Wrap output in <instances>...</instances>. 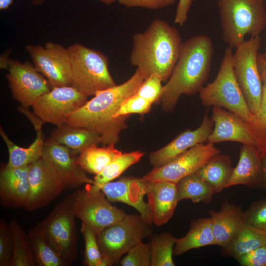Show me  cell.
I'll return each mask as SVG.
<instances>
[{"instance_id": "1", "label": "cell", "mask_w": 266, "mask_h": 266, "mask_svg": "<svg viewBox=\"0 0 266 266\" xmlns=\"http://www.w3.org/2000/svg\"><path fill=\"white\" fill-rule=\"evenodd\" d=\"M144 79L136 69L123 83L97 92L93 98L70 115L65 124L98 133L103 146L115 145L120 139L121 131L127 127L129 116L117 118L116 114L123 101L135 93Z\"/></svg>"}, {"instance_id": "2", "label": "cell", "mask_w": 266, "mask_h": 266, "mask_svg": "<svg viewBox=\"0 0 266 266\" xmlns=\"http://www.w3.org/2000/svg\"><path fill=\"white\" fill-rule=\"evenodd\" d=\"M183 41L178 29L156 18L146 29L135 33L130 61L145 79L155 75L167 82L179 59Z\"/></svg>"}, {"instance_id": "3", "label": "cell", "mask_w": 266, "mask_h": 266, "mask_svg": "<svg viewBox=\"0 0 266 266\" xmlns=\"http://www.w3.org/2000/svg\"><path fill=\"white\" fill-rule=\"evenodd\" d=\"M214 53L212 39L206 34L196 35L183 42L178 61L163 86L160 100L164 111L172 112L182 95L200 92L208 78Z\"/></svg>"}, {"instance_id": "4", "label": "cell", "mask_w": 266, "mask_h": 266, "mask_svg": "<svg viewBox=\"0 0 266 266\" xmlns=\"http://www.w3.org/2000/svg\"><path fill=\"white\" fill-rule=\"evenodd\" d=\"M217 5L224 42L233 49L246 35L258 36L266 29L264 0H218Z\"/></svg>"}, {"instance_id": "5", "label": "cell", "mask_w": 266, "mask_h": 266, "mask_svg": "<svg viewBox=\"0 0 266 266\" xmlns=\"http://www.w3.org/2000/svg\"><path fill=\"white\" fill-rule=\"evenodd\" d=\"M233 49L229 46L226 49L215 78L202 88L199 97L204 106L225 108L249 122L253 114L249 108L234 73Z\"/></svg>"}, {"instance_id": "6", "label": "cell", "mask_w": 266, "mask_h": 266, "mask_svg": "<svg viewBox=\"0 0 266 266\" xmlns=\"http://www.w3.org/2000/svg\"><path fill=\"white\" fill-rule=\"evenodd\" d=\"M67 49L72 86L86 96L116 85L108 69V59L102 52L75 44Z\"/></svg>"}, {"instance_id": "7", "label": "cell", "mask_w": 266, "mask_h": 266, "mask_svg": "<svg viewBox=\"0 0 266 266\" xmlns=\"http://www.w3.org/2000/svg\"><path fill=\"white\" fill-rule=\"evenodd\" d=\"M152 225L140 215L126 214L97 234L104 266L113 265L133 246L148 237Z\"/></svg>"}, {"instance_id": "8", "label": "cell", "mask_w": 266, "mask_h": 266, "mask_svg": "<svg viewBox=\"0 0 266 266\" xmlns=\"http://www.w3.org/2000/svg\"><path fill=\"white\" fill-rule=\"evenodd\" d=\"M74 196V192L66 197L37 225L69 265L77 257Z\"/></svg>"}, {"instance_id": "9", "label": "cell", "mask_w": 266, "mask_h": 266, "mask_svg": "<svg viewBox=\"0 0 266 266\" xmlns=\"http://www.w3.org/2000/svg\"><path fill=\"white\" fill-rule=\"evenodd\" d=\"M261 46L260 35L251 37L236 48L233 57L235 78L253 114L260 108L263 92V81L257 63Z\"/></svg>"}, {"instance_id": "10", "label": "cell", "mask_w": 266, "mask_h": 266, "mask_svg": "<svg viewBox=\"0 0 266 266\" xmlns=\"http://www.w3.org/2000/svg\"><path fill=\"white\" fill-rule=\"evenodd\" d=\"M74 210L77 217L99 234L122 219L126 213L113 206L104 194L94 184L74 192Z\"/></svg>"}, {"instance_id": "11", "label": "cell", "mask_w": 266, "mask_h": 266, "mask_svg": "<svg viewBox=\"0 0 266 266\" xmlns=\"http://www.w3.org/2000/svg\"><path fill=\"white\" fill-rule=\"evenodd\" d=\"M220 152L212 143H200L166 164L154 167L139 179L143 182L166 181L177 183L185 177L196 173L213 156Z\"/></svg>"}, {"instance_id": "12", "label": "cell", "mask_w": 266, "mask_h": 266, "mask_svg": "<svg viewBox=\"0 0 266 266\" xmlns=\"http://www.w3.org/2000/svg\"><path fill=\"white\" fill-rule=\"evenodd\" d=\"M87 98L72 86L54 87L39 97L32 107L35 115L44 123L60 127L86 102Z\"/></svg>"}, {"instance_id": "13", "label": "cell", "mask_w": 266, "mask_h": 266, "mask_svg": "<svg viewBox=\"0 0 266 266\" xmlns=\"http://www.w3.org/2000/svg\"><path fill=\"white\" fill-rule=\"evenodd\" d=\"M7 66L6 76L13 98L22 107L32 106L39 97L51 90L46 78L29 62L8 60Z\"/></svg>"}, {"instance_id": "14", "label": "cell", "mask_w": 266, "mask_h": 266, "mask_svg": "<svg viewBox=\"0 0 266 266\" xmlns=\"http://www.w3.org/2000/svg\"><path fill=\"white\" fill-rule=\"evenodd\" d=\"M26 49L35 67L48 80L52 88L72 86V74L67 49L51 42L28 45Z\"/></svg>"}, {"instance_id": "15", "label": "cell", "mask_w": 266, "mask_h": 266, "mask_svg": "<svg viewBox=\"0 0 266 266\" xmlns=\"http://www.w3.org/2000/svg\"><path fill=\"white\" fill-rule=\"evenodd\" d=\"M28 181L29 192L24 208L29 211L46 206L66 187L41 157L30 165Z\"/></svg>"}, {"instance_id": "16", "label": "cell", "mask_w": 266, "mask_h": 266, "mask_svg": "<svg viewBox=\"0 0 266 266\" xmlns=\"http://www.w3.org/2000/svg\"><path fill=\"white\" fill-rule=\"evenodd\" d=\"M71 150L50 138L45 141L41 158L56 173L65 187H75L83 184H94L77 162Z\"/></svg>"}, {"instance_id": "17", "label": "cell", "mask_w": 266, "mask_h": 266, "mask_svg": "<svg viewBox=\"0 0 266 266\" xmlns=\"http://www.w3.org/2000/svg\"><path fill=\"white\" fill-rule=\"evenodd\" d=\"M213 130L207 142L213 144L234 141L257 148V142L248 122L233 113L218 106H213L211 117Z\"/></svg>"}, {"instance_id": "18", "label": "cell", "mask_w": 266, "mask_h": 266, "mask_svg": "<svg viewBox=\"0 0 266 266\" xmlns=\"http://www.w3.org/2000/svg\"><path fill=\"white\" fill-rule=\"evenodd\" d=\"M213 127L212 120L206 113L198 128L184 131L163 147L150 153V164L153 168L162 166L196 145L207 142Z\"/></svg>"}, {"instance_id": "19", "label": "cell", "mask_w": 266, "mask_h": 266, "mask_svg": "<svg viewBox=\"0 0 266 266\" xmlns=\"http://www.w3.org/2000/svg\"><path fill=\"white\" fill-rule=\"evenodd\" d=\"M100 190L111 202H122L133 207L146 221L152 225L148 204L143 199L146 195L144 183L139 178L123 177L105 184Z\"/></svg>"}, {"instance_id": "20", "label": "cell", "mask_w": 266, "mask_h": 266, "mask_svg": "<svg viewBox=\"0 0 266 266\" xmlns=\"http://www.w3.org/2000/svg\"><path fill=\"white\" fill-rule=\"evenodd\" d=\"M143 182L153 223L162 226L172 218L179 201L176 183L166 181Z\"/></svg>"}, {"instance_id": "21", "label": "cell", "mask_w": 266, "mask_h": 266, "mask_svg": "<svg viewBox=\"0 0 266 266\" xmlns=\"http://www.w3.org/2000/svg\"><path fill=\"white\" fill-rule=\"evenodd\" d=\"M215 244L226 247L238 234L246 224L244 213L240 207L228 201L218 211L209 212Z\"/></svg>"}, {"instance_id": "22", "label": "cell", "mask_w": 266, "mask_h": 266, "mask_svg": "<svg viewBox=\"0 0 266 266\" xmlns=\"http://www.w3.org/2000/svg\"><path fill=\"white\" fill-rule=\"evenodd\" d=\"M30 165L16 168L4 166L1 170L0 197L2 205L10 208L25 207L29 192Z\"/></svg>"}, {"instance_id": "23", "label": "cell", "mask_w": 266, "mask_h": 266, "mask_svg": "<svg viewBox=\"0 0 266 266\" xmlns=\"http://www.w3.org/2000/svg\"><path fill=\"white\" fill-rule=\"evenodd\" d=\"M27 116L33 123L36 132L34 141L26 148L15 144L5 133L0 127V134L8 151L9 159L5 166L7 168H16L29 166L41 157L45 141L42 132L44 123L35 114L29 112Z\"/></svg>"}, {"instance_id": "24", "label": "cell", "mask_w": 266, "mask_h": 266, "mask_svg": "<svg viewBox=\"0 0 266 266\" xmlns=\"http://www.w3.org/2000/svg\"><path fill=\"white\" fill-rule=\"evenodd\" d=\"M262 172L261 155L252 145L242 144L239 158L226 185V188L235 185H259Z\"/></svg>"}, {"instance_id": "25", "label": "cell", "mask_w": 266, "mask_h": 266, "mask_svg": "<svg viewBox=\"0 0 266 266\" xmlns=\"http://www.w3.org/2000/svg\"><path fill=\"white\" fill-rule=\"evenodd\" d=\"M50 138L66 147L75 155L79 154L90 146L101 143V136L98 133L66 124L57 127L53 131Z\"/></svg>"}, {"instance_id": "26", "label": "cell", "mask_w": 266, "mask_h": 266, "mask_svg": "<svg viewBox=\"0 0 266 266\" xmlns=\"http://www.w3.org/2000/svg\"><path fill=\"white\" fill-rule=\"evenodd\" d=\"M216 245L210 217L200 218L191 221L189 231L181 238H175L173 254L181 255L193 249Z\"/></svg>"}, {"instance_id": "27", "label": "cell", "mask_w": 266, "mask_h": 266, "mask_svg": "<svg viewBox=\"0 0 266 266\" xmlns=\"http://www.w3.org/2000/svg\"><path fill=\"white\" fill-rule=\"evenodd\" d=\"M233 170L230 156L220 153L213 156L196 173L216 194L226 188Z\"/></svg>"}, {"instance_id": "28", "label": "cell", "mask_w": 266, "mask_h": 266, "mask_svg": "<svg viewBox=\"0 0 266 266\" xmlns=\"http://www.w3.org/2000/svg\"><path fill=\"white\" fill-rule=\"evenodd\" d=\"M266 245V231L246 224L236 236L226 247L223 253L235 259Z\"/></svg>"}, {"instance_id": "29", "label": "cell", "mask_w": 266, "mask_h": 266, "mask_svg": "<svg viewBox=\"0 0 266 266\" xmlns=\"http://www.w3.org/2000/svg\"><path fill=\"white\" fill-rule=\"evenodd\" d=\"M28 235L37 265L69 266L53 247L44 233L37 226L28 232Z\"/></svg>"}, {"instance_id": "30", "label": "cell", "mask_w": 266, "mask_h": 266, "mask_svg": "<svg viewBox=\"0 0 266 266\" xmlns=\"http://www.w3.org/2000/svg\"><path fill=\"white\" fill-rule=\"evenodd\" d=\"M122 152L115 148L114 144L100 147L97 145L89 146L79 154L78 164L85 171L98 174Z\"/></svg>"}, {"instance_id": "31", "label": "cell", "mask_w": 266, "mask_h": 266, "mask_svg": "<svg viewBox=\"0 0 266 266\" xmlns=\"http://www.w3.org/2000/svg\"><path fill=\"white\" fill-rule=\"evenodd\" d=\"M178 201L191 200L194 203L209 202L215 194L211 187L196 173L189 175L176 183Z\"/></svg>"}, {"instance_id": "32", "label": "cell", "mask_w": 266, "mask_h": 266, "mask_svg": "<svg viewBox=\"0 0 266 266\" xmlns=\"http://www.w3.org/2000/svg\"><path fill=\"white\" fill-rule=\"evenodd\" d=\"M13 241L12 258L9 266H35L37 265L26 233L15 220L9 224Z\"/></svg>"}, {"instance_id": "33", "label": "cell", "mask_w": 266, "mask_h": 266, "mask_svg": "<svg viewBox=\"0 0 266 266\" xmlns=\"http://www.w3.org/2000/svg\"><path fill=\"white\" fill-rule=\"evenodd\" d=\"M144 153L135 151L122 153L115 157L107 166L94 178V185L100 189L105 184L112 181L120 176L131 166L138 162Z\"/></svg>"}, {"instance_id": "34", "label": "cell", "mask_w": 266, "mask_h": 266, "mask_svg": "<svg viewBox=\"0 0 266 266\" xmlns=\"http://www.w3.org/2000/svg\"><path fill=\"white\" fill-rule=\"evenodd\" d=\"M175 237L169 233L154 235L149 243L151 251L150 266H174L173 260Z\"/></svg>"}, {"instance_id": "35", "label": "cell", "mask_w": 266, "mask_h": 266, "mask_svg": "<svg viewBox=\"0 0 266 266\" xmlns=\"http://www.w3.org/2000/svg\"><path fill=\"white\" fill-rule=\"evenodd\" d=\"M263 92L260 108L248 122L257 142L261 156L266 154V82L263 81Z\"/></svg>"}, {"instance_id": "36", "label": "cell", "mask_w": 266, "mask_h": 266, "mask_svg": "<svg viewBox=\"0 0 266 266\" xmlns=\"http://www.w3.org/2000/svg\"><path fill=\"white\" fill-rule=\"evenodd\" d=\"M81 232L85 245L84 264L88 266H104L96 232L83 222H82Z\"/></svg>"}, {"instance_id": "37", "label": "cell", "mask_w": 266, "mask_h": 266, "mask_svg": "<svg viewBox=\"0 0 266 266\" xmlns=\"http://www.w3.org/2000/svg\"><path fill=\"white\" fill-rule=\"evenodd\" d=\"M120 264L122 266H150V243L139 242L127 252Z\"/></svg>"}, {"instance_id": "38", "label": "cell", "mask_w": 266, "mask_h": 266, "mask_svg": "<svg viewBox=\"0 0 266 266\" xmlns=\"http://www.w3.org/2000/svg\"><path fill=\"white\" fill-rule=\"evenodd\" d=\"M162 82L158 76L152 75L144 79L135 94L153 104L160 99L163 88Z\"/></svg>"}, {"instance_id": "39", "label": "cell", "mask_w": 266, "mask_h": 266, "mask_svg": "<svg viewBox=\"0 0 266 266\" xmlns=\"http://www.w3.org/2000/svg\"><path fill=\"white\" fill-rule=\"evenodd\" d=\"M152 105L149 101L134 94L123 101L115 116L118 118L131 114H145L149 111Z\"/></svg>"}, {"instance_id": "40", "label": "cell", "mask_w": 266, "mask_h": 266, "mask_svg": "<svg viewBox=\"0 0 266 266\" xmlns=\"http://www.w3.org/2000/svg\"><path fill=\"white\" fill-rule=\"evenodd\" d=\"M13 241L11 232L4 220L0 221V266H9L12 258Z\"/></svg>"}, {"instance_id": "41", "label": "cell", "mask_w": 266, "mask_h": 266, "mask_svg": "<svg viewBox=\"0 0 266 266\" xmlns=\"http://www.w3.org/2000/svg\"><path fill=\"white\" fill-rule=\"evenodd\" d=\"M244 213L247 224L266 231V198L253 202Z\"/></svg>"}, {"instance_id": "42", "label": "cell", "mask_w": 266, "mask_h": 266, "mask_svg": "<svg viewBox=\"0 0 266 266\" xmlns=\"http://www.w3.org/2000/svg\"><path fill=\"white\" fill-rule=\"evenodd\" d=\"M235 259L242 266H266V245Z\"/></svg>"}, {"instance_id": "43", "label": "cell", "mask_w": 266, "mask_h": 266, "mask_svg": "<svg viewBox=\"0 0 266 266\" xmlns=\"http://www.w3.org/2000/svg\"><path fill=\"white\" fill-rule=\"evenodd\" d=\"M127 7H139L150 9L164 8L175 3L176 0H118Z\"/></svg>"}, {"instance_id": "44", "label": "cell", "mask_w": 266, "mask_h": 266, "mask_svg": "<svg viewBox=\"0 0 266 266\" xmlns=\"http://www.w3.org/2000/svg\"><path fill=\"white\" fill-rule=\"evenodd\" d=\"M194 0H179L176 9L174 23L183 26L188 19V15Z\"/></svg>"}, {"instance_id": "45", "label": "cell", "mask_w": 266, "mask_h": 266, "mask_svg": "<svg viewBox=\"0 0 266 266\" xmlns=\"http://www.w3.org/2000/svg\"><path fill=\"white\" fill-rule=\"evenodd\" d=\"M262 172L259 185L264 189H266V154L261 156Z\"/></svg>"}, {"instance_id": "46", "label": "cell", "mask_w": 266, "mask_h": 266, "mask_svg": "<svg viewBox=\"0 0 266 266\" xmlns=\"http://www.w3.org/2000/svg\"><path fill=\"white\" fill-rule=\"evenodd\" d=\"M257 63L259 70L262 81L266 82V61L258 54Z\"/></svg>"}, {"instance_id": "47", "label": "cell", "mask_w": 266, "mask_h": 266, "mask_svg": "<svg viewBox=\"0 0 266 266\" xmlns=\"http://www.w3.org/2000/svg\"><path fill=\"white\" fill-rule=\"evenodd\" d=\"M13 0H0V9L4 10L7 9L11 4Z\"/></svg>"}, {"instance_id": "48", "label": "cell", "mask_w": 266, "mask_h": 266, "mask_svg": "<svg viewBox=\"0 0 266 266\" xmlns=\"http://www.w3.org/2000/svg\"><path fill=\"white\" fill-rule=\"evenodd\" d=\"M45 0H33L32 2H33V4L34 5H40Z\"/></svg>"}, {"instance_id": "49", "label": "cell", "mask_w": 266, "mask_h": 266, "mask_svg": "<svg viewBox=\"0 0 266 266\" xmlns=\"http://www.w3.org/2000/svg\"><path fill=\"white\" fill-rule=\"evenodd\" d=\"M101 2H102L107 4H110L111 3L114 2L116 0H100Z\"/></svg>"}, {"instance_id": "50", "label": "cell", "mask_w": 266, "mask_h": 266, "mask_svg": "<svg viewBox=\"0 0 266 266\" xmlns=\"http://www.w3.org/2000/svg\"><path fill=\"white\" fill-rule=\"evenodd\" d=\"M261 56L262 57V58L265 61H266V50L265 52V53L263 54H260Z\"/></svg>"}]
</instances>
